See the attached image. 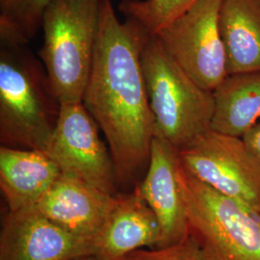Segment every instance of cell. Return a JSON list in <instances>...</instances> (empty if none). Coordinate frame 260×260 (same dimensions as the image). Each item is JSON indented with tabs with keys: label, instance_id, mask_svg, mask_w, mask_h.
I'll return each mask as SVG.
<instances>
[{
	"label": "cell",
	"instance_id": "cell-4",
	"mask_svg": "<svg viewBox=\"0 0 260 260\" xmlns=\"http://www.w3.org/2000/svg\"><path fill=\"white\" fill-rule=\"evenodd\" d=\"M101 5L102 0H55L43 16L40 56L60 104L83 101L100 32Z\"/></svg>",
	"mask_w": 260,
	"mask_h": 260
},
{
	"label": "cell",
	"instance_id": "cell-3",
	"mask_svg": "<svg viewBox=\"0 0 260 260\" xmlns=\"http://www.w3.org/2000/svg\"><path fill=\"white\" fill-rule=\"evenodd\" d=\"M142 66L155 136L181 151L211 131L213 92L187 75L154 36L144 46Z\"/></svg>",
	"mask_w": 260,
	"mask_h": 260
},
{
	"label": "cell",
	"instance_id": "cell-13",
	"mask_svg": "<svg viewBox=\"0 0 260 260\" xmlns=\"http://www.w3.org/2000/svg\"><path fill=\"white\" fill-rule=\"evenodd\" d=\"M61 175V169L45 151L0 148V187L9 211L34 207Z\"/></svg>",
	"mask_w": 260,
	"mask_h": 260
},
{
	"label": "cell",
	"instance_id": "cell-7",
	"mask_svg": "<svg viewBox=\"0 0 260 260\" xmlns=\"http://www.w3.org/2000/svg\"><path fill=\"white\" fill-rule=\"evenodd\" d=\"M178 154L192 176L260 212V160L242 137L211 130Z\"/></svg>",
	"mask_w": 260,
	"mask_h": 260
},
{
	"label": "cell",
	"instance_id": "cell-9",
	"mask_svg": "<svg viewBox=\"0 0 260 260\" xmlns=\"http://www.w3.org/2000/svg\"><path fill=\"white\" fill-rule=\"evenodd\" d=\"M183 171L177 149L155 136L151 144L149 166L135 189L157 218L161 237L156 249L184 241L189 235Z\"/></svg>",
	"mask_w": 260,
	"mask_h": 260
},
{
	"label": "cell",
	"instance_id": "cell-20",
	"mask_svg": "<svg viewBox=\"0 0 260 260\" xmlns=\"http://www.w3.org/2000/svg\"><path fill=\"white\" fill-rule=\"evenodd\" d=\"M73 260H102L100 259L99 257L94 256V255H85V256H80V257H77Z\"/></svg>",
	"mask_w": 260,
	"mask_h": 260
},
{
	"label": "cell",
	"instance_id": "cell-10",
	"mask_svg": "<svg viewBox=\"0 0 260 260\" xmlns=\"http://www.w3.org/2000/svg\"><path fill=\"white\" fill-rule=\"evenodd\" d=\"M93 254V238L69 233L33 207L5 215L0 260H73Z\"/></svg>",
	"mask_w": 260,
	"mask_h": 260
},
{
	"label": "cell",
	"instance_id": "cell-19",
	"mask_svg": "<svg viewBox=\"0 0 260 260\" xmlns=\"http://www.w3.org/2000/svg\"><path fill=\"white\" fill-rule=\"evenodd\" d=\"M242 138L248 146V148L260 160V121L248 130Z\"/></svg>",
	"mask_w": 260,
	"mask_h": 260
},
{
	"label": "cell",
	"instance_id": "cell-17",
	"mask_svg": "<svg viewBox=\"0 0 260 260\" xmlns=\"http://www.w3.org/2000/svg\"><path fill=\"white\" fill-rule=\"evenodd\" d=\"M198 0H122L119 10L125 18L135 20L149 36L177 19Z\"/></svg>",
	"mask_w": 260,
	"mask_h": 260
},
{
	"label": "cell",
	"instance_id": "cell-2",
	"mask_svg": "<svg viewBox=\"0 0 260 260\" xmlns=\"http://www.w3.org/2000/svg\"><path fill=\"white\" fill-rule=\"evenodd\" d=\"M24 47L1 43L0 141L2 146L46 151L60 103L46 71Z\"/></svg>",
	"mask_w": 260,
	"mask_h": 260
},
{
	"label": "cell",
	"instance_id": "cell-15",
	"mask_svg": "<svg viewBox=\"0 0 260 260\" xmlns=\"http://www.w3.org/2000/svg\"><path fill=\"white\" fill-rule=\"evenodd\" d=\"M211 130L236 137L260 119V71L228 75L215 91Z\"/></svg>",
	"mask_w": 260,
	"mask_h": 260
},
{
	"label": "cell",
	"instance_id": "cell-6",
	"mask_svg": "<svg viewBox=\"0 0 260 260\" xmlns=\"http://www.w3.org/2000/svg\"><path fill=\"white\" fill-rule=\"evenodd\" d=\"M222 0H198L154 35L186 74L214 92L228 77V60L219 25Z\"/></svg>",
	"mask_w": 260,
	"mask_h": 260
},
{
	"label": "cell",
	"instance_id": "cell-12",
	"mask_svg": "<svg viewBox=\"0 0 260 260\" xmlns=\"http://www.w3.org/2000/svg\"><path fill=\"white\" fill-rule=\"evenodd\" d=\"M161 231L152 209L138 191L117 194L103 229L93 239V254L102 260H123L145 247L156 249Z\"/></svg>",
	"mask_w": 260,
	"mask_h": 260
},
{
	"label": "cell",
	"instance_id": "cell-14",
	"mask_svg": "<svg viewBox=\"0 0 260 260\" xmlns=\"http://www.w3.org/2000/svg\"><path fill=\"white\" fill-rule=\"evenodd\" d=\"M219 25L229 75L260 71V0H222Z\"/></svg>",
	"mask_w": 260,
	"mask_h": 260
},
{
	"label": "cell",
	"instance_id": "cell-11",
	"mask_svg": "<svg viewBox=\"0 0 260 260\" xmlns=\"http://www.w3.org/2000/svg\"><path fill=\"white\" fill-rule=\"evenodd\" d=\"M116 196L62 173L33 208L69 233L94 239L108 218Z\"/></svg>",
	"mask_w": 260,
	"mask_h": 260
},
{
	"label": "cell",
	"instance_id": "cell-1",
	"mask_svg": "<svg viewBox=\"0 0 260 260\" xmlns=\"http://www.w3.org/2000/svg\"><path fill=\"white\" fill-rule=\"evenodd\" d=\"M149 37L135 20L121 21L112 0H102L93 68L82 103L106 137L121 187L141 181L155 137L142 66Z\"/></svg>",
	"mask_w": 260,
	"mask_h": 260
},
{
	"label": "cell",
	"instance_id": "cell-5",
	"mask_svg": "<svg viewBox=\"0 0 260 260\" xmlns=\"http://www.w3.org/2000/svg\"><path fill=\"white\" fill-rule=\"evenodd\" d=\"M183 192L188 236L206 259L260 260V212L216 191L185 168Z\"/></svg>",
	"mask_w": 260,
	"mask_h": 260
},
{
	"label": "cell",
	"instance_id": "cell-18",
	"mask_svg": "<svg viewBox=\"0 0 260 260\" xmlns=\"http://www.w3.org/2000/svg\"><path fill=\"white\" fill-rule=\"evenodd\" d=\"M123 260H207L188 236L184 241L165 248L133 251Z\"/></svg>",
	"mask_w": 260,
	"mask_h": 260
},
{
	"label": "cell",
	"instance_id": "cell-16",
	"mask_svg": "<svg viewBox=\"0 0 260 260\" xmlns=\"http://www.w3.org/2000/svg\"><path fill=\"white\" fill-rule=\"evenodd\" d=\"M55 0H0L1 43L26 45L41 28L43 16Z\"/></svg>",
	"mask_w": 260,
	"mask_h": 260
},
{
	"label": "cell",
	"instance_id": "cell-8",
	"mask_svg": "<svg viewBox=\"0 0 260 260\" xmlns=\"http://www.w3.org/2000/svg\"><path fill=\"white\" fill-rule=\"evenodd\" d=\"M62 173L117 195L118 180L111 152L100 126L82 103L60 104L55 128L45 151Z\"/></svg>",
	"mask_w": 260,
	"mask_h": 260
}]
</instances>
